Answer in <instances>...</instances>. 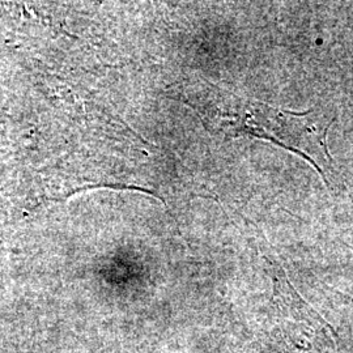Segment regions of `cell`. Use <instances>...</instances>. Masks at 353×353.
<instances>
[{"instance_id":"6da1fadb","label":"cell","mask_w":353,"mask_h":353,"mask_svg":"<svg viewBox=\"0 0 353 353\" xmlns=\"http://www.w3.org/2000/svg\"><path fill=\"white\" fill-rule=\"evenodd\" d=\"M178 99L185 102L201 118L205 128L228 138L248 137L267 140L307 160L318 170L313 153L322 150L327 156V131L318 132L309 117L310 109L303 113L281 110L265 102L240 97L220 88L205 79L190 77L176 85Z\"/></svg>"},{"instance_id":"7a4b0ae2","label":"cell","mask_w":353,"mask_h":353,"mask_svg":"<svg viewBox=\"0 0 353 353\" xmlns=\"http://www.w3.org/2000/svg\"><path fill=\"white\" fill-rule=\"evenodd\" d=\"M272 280L267 339L274 353H338L335 332L293 288L278 262L265 256Z\"/></svg>"},{"instance_id":"3957f363","label":"cell","mask_w":353,"mask_h":353,"mask_svg":"<svg viewBox=\"0 0 353 353\" xmlns=\"http://www.w3.org/2000/svg\"><path fill=\"white\" fill-rule=\"evenodd\" d=\"M352 303H353V299H352Z\"/></svg>"}]
</instances>
